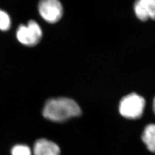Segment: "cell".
<instances>
[{
  "label": "cell",
  "instance_id": "cell-9",
  "mask_svg": "<svg viewBox=\"0 0 155 155\" xmlns=\"http://www.w3.org/2000/svg\"><path fill=\"white\" fill-rule=\"evenodd\" d=\"M12 155H32L31 149L25 145H16L13 147Z\"/></svg>",
  "mask_w": 155,
  "mask_h": 155
},
{
  "label": "cell",
  "instance_id": "cell-3",
  "mask_svg": "<svg viewBox=\"0 0 155 155\" xmlns=\"http://www.w3.org/2000/svg\"><path fill=\"white\" fill-rule=\"evenodd\" d=\"M42 36V30L35 20L29 21L27 25H20L16 32L19 42L27 46H34L38 44Z\"/></svg>",
  "mask_w": 155,
  "mask_h": 155
},
{
  "label": "cell",
  "instance_id": "cell-7",
  "mask_svg": "<svg viewBox=\"0 0 155 155\" xmlns=\"http://www.w3.org/2000/svg\"><path fill=\"white\" fill-rule=\"evenodd\" d=\"M142 140L149 150L155 153V124H150L145 127Z\"/></svg>",
  "mask_w": 155,
  "mask_h": 155
},
{
  "label": "cell",
  "instance_id": "cell-4",
  "mask_svg": "<svg viewBox=\"0 0 155 155\" xmlns=\"http://www.w3.org/2000/svg\"><path fill=\"white\" fill-rule=\"evenodd\" d=\"M40 15L49 23L58 22L63 15V6L59 0H40L38 5Z\"/></svg>",
  "mask_w": 155,
  "mask_h": 155
},
{
  "label": "cell",
  "instance_id": "cell-10",
  "mask_svg": "<svg viewBox=\"0 0 155 155\" xmlns=\"http://www.w3.org/2000/svg\"><path fill=\"white\" fill-rule=\"evenodd\" d=\"M153 111L155 113V98L153 100Z\"/></svg>",
  "mask_w": 155,
  "mask_h": 155
},
{
  "label": "cell",
  "instance_id": "cell-2",
  "mask_svg": "<svg viewBox=\"0 0 155 155\" xmlns=\"http://www.w3.org/2000/svg\"><path fill=\"white\" fill-rule=\"evenodd\" d=\"M145 105L144 98L136 93L128 94L120 101L119 111L122 116L137 119L142 116Z\"/></svg>",
  "mask_w": 155,
  "mask_h": 155
},
{
  "label": "cell",
  "instance_id": "cell-8",
  "mask_svg": "<svg viewBox=\"0 0 155 155\" xmlns=\"http://www.w3.org/2000/svg\"><path fill=\"white\" fill-rule=\"evenodd\" d=\"M11 27V17L6 12L0 9V30L6 31L10 29Z\"/></svg>",
  "mask_w": 155,
  "mask_h": 155
},
{
  "label": "cell",
  "instance_id": "cell-1",
  "mask_svg": "<svg viewBox=\"0 0 155 155\" xmlns=\"http://www.w3.org/2000/svg\"><path fill=\"white\" fill-rule=\"evenodd\" d=\"M81 110L74 100L58 98L48 100L45 104L43 114L45 118L54 122H63L79 116Z\"/></svg>",
  "mask_w": 155,
  "mask_h": 155
},
{
  "label": "cell",
  "instance_id": "cell-5",
  "mask_svg": "<svg viewBox=\"0 0 155 155\" xmlns=\"http://www.w3.org/2000/svg\"><path fill=\"white\" fill-rule=\"evenodd\" d=\"M134 11L136 16L141 21L155 20V0H136Z\"/></svg>",
  "mask_w": 155,
  "mask_h": 155
},
{
  "label": "cell",
  "instance_id": "cell-6",
  "mask_svg": "<svg viewBox=\"0 0 155 155\" xmlns=\"http://www.w3.org/2000/svg\"><path fill=\"white\" fill-rule=\"evenodd\" d=\"M34 155H60L61 150L55 143L46 139H40L33 147Z\"/></svg>",
  "mask_w": 155,
  "mask_h": 155
}]
</instances>
